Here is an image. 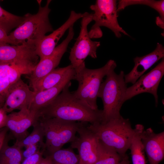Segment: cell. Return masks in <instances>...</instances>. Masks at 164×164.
Segmentation results:
<instances>
[{
    "label": "cell",
    "mask_w": 164,
    "mask_h": 164,
    "mask_svg": "<svg viewBox=\"0 0 164 164\" xmlns=\"http://www.w3.org/2000/svg\"><path fill=\"white\" fill-rule=\"evenodd\" d=\"M71 82L50 104L41 109L39 118H56L70 121L101 123L102 110H94L76 97L69 90Z\"/></svg>",
    "instance_id": "6da1fadb"
},
{
    "label": "cell",
    "mask_w": 164,
    "mask_h": 164,
    "mask_svg": "<svg viewBox=\"0 0 164 164\" xmlns=\"http://www.w3.org/2000/svg\"><path fill=\"white\" fill-rule=\"evenodd\" d=\"M51 0H47L44 6L39 4L38 12L35 14L27 13L22 23L8 35L9 44L14 45L36 46L47 33L54 30L49 18L51 11L49 7Z\"/></svg>",
    "instance_id": "7a4b0ae2"
},
{
    "label": "cell",
    "mask_w": 164,
    "mask_h": 164,
    "mask_svg": "<svg viewBox=\"0 0 164 164\" xmlns=\"http://www.w3.org/2000/svg\"><path fill=\"white\" fill-rule=\"evenodd\" d=\"M87 127L103 143L115 149L122 157L126 154L136 132L129 119L122 116L104 124H90Z\"/></svg>",
    "instance_id": "3957f363"
},
{
    "label": "cell",
    "mask_w": 164,
    "mask_h": 164,
    "mask_svg": "<svg viewBox=\"0 0 164 164\" xmlns=\"http://www.w3.org/2000/svg\"><path fill=\"white\" fill-rule=\"evenodd\" d=\"M116 67L108 72L105 80L102 82L98 95L103 104L101 123L120 118V110L125 102L124 97L127 88L125 74L121 71L118 74L114 71Z\"/></svg>",
    "instance_id": "277c9868"
},
{
    "label": "cell",
    "mask_w": 164,
    "mask_h": 164,
    "mask_svg": "<svg viewBox=\"0 0 164 164\" xmlns=\"http://www.w3.org/2000/svg\"><path fill=\"white\" fill-rule=\"evenodd\" d=\"M116 67L112 60L98 69H88L84 65L76 73L75 80L78 82V86L73 94L92 109L98 110L97 100L103 78L112 68Z\"/></svg>",
    "instance_id": "5b68a950"
},
{
    "label": "cell",
    "mask_w": 164,
    "mask_h": 164,
    "mask_svg": "<svg viewBox=\"0 0 164 164\" xmlns=\"http://www.w3.org/2000/svg\"><path fill=\"white\" fill-rule=\"evenodd\" d=\"M90 8L94 11L92 19L95 22L89 32L91 39L99 38L102 36L101 26L110 29L118 38L121 37V33L129 36L118 23L116 0H97L94 5L90 6Z\"/></svg>",
    "instance_id": "8992f818"
},
{
    "label": "cell",
    "mask_w": 164,
    "mask_h": 164,
    "mask_svg": "<svg viewBox=\"0 0 164 164\" xmlns=\"http://www.w3.org/2000/svg\"><path fill=\"white\" fill-rule=\"evenodd\" d=\"M92 18V13L86 12L82 14L79 34L70 52L69 59L76 72L85 64L84 60L87 56L97 57V50L100 43L92 41L87 30L88 25L93 21Z\"/></svg>",
    "instance_id": "52a82bcc"
},
{
    "label": "cell",
    "mask_w": 164,
    "mask_h": 164,
    "mask_svg": "<svg viewBox=\"0 0 164 164\" xmlns=\"http://www.w3.org/2000/svg\"><path fill=\"white\" fill-rule=\"evenodd\" d=\"M164 74V59L151 71L142 75L131 87L127 88L124 97V101L143 93L152 94L155 99L156 106L158 104L157 91L160 81Z\"/></svg>",
    "instance_id": "ba28073f"
},
{
    "label": "cell",
    "mask_w": 164,
    "mask_h": 164,
    "mask_svg": "<svg viewBox=\"0 0 164 164\" xmlns=\"http://www.w3.org/2000/svg\"><path fill=\"white\" fill-rule=\"evenodd\" d=\"M82 123L77 131L78 136L71 142L70 147L77 150L80 159L84 164H94L98 157L99 140Z\"/></svg>",
    "instance_id": "9c48e42d"
},
{
    "label": "cell",
    "mask_w": 164,
    "mask_h": 164,
    "mask_svg": "<svg viewBox=\"0 0 164 164\" xmlns=\"http://www.w3.org/2000/svg\"><path fill=\"white\" fill-rule=\"evenodd\" d=\"M73 26L69 29L68 34L61 43L56 47L51 53L39 60L30 74L29 79L32 87L58 66L69 44L74 35Z\"/></svg>",
    "instance_id": "30bf717a"
},
{
    "label": "cell",
    "mask_w": 164,
    "mask_h": 164,
    "mask_svg": "<svg viewBox=\"0 0 164 164\" xmlns=\"http://www.w3.org/2000/svg\"><path fill=\"white\" fill-rule=\"evenodd\" d=\"M39 118V111L25 108L18 112L8 114L5 127L15 138L16 141H20L28 135V129L36 123Z\"/></svg>",
    "instance_id": "8fae6325"
},
{
    "label": "cell",
    "mask_w": 164,
    "mask_h": 164,
    "mask_svg": "<svg viewBox=\"0 0 164 164\" xmlns=\"http://www.w3.org/2000/svg\"><path fill=\"white\" fill-rule=\"evenodd\" d=\"M34 94L20 78L10 85L2 108L7 113L15 110L29 108Z\"/></svg>",
    "instance_id": "7c38bea8"
},
{
    "label": "cell",
    "mask_w": 164,
    "mask_h": 164,
    "mask_svg": "<svg viewBox=\"0 0 164 164\" xmlns=\"http://www.w3.org/2000/svg\"><path fill=\"white\" fill-rule=\"evenodd\" d=\"M82 17V14L72 10L67 20L60 27L48 35H45L36 44V53L41 60L50 54L58 42L65 32L79 19Z\"/></svg>",
    "instance_id": "4fadbf2b"
},
{
    "label": "cell",
    "mask_w": 164,
    "mask_h": 164,
    "mask_svg": "<svg viewBox=\"0 0 164 164\" xmlns=\"http://www.w3.org/2000/svg\"><path fill=\"white\" fill-rule=\"evenodd\" d=\"M141 138L149 164H159L164 157V132L156 133L149 128L143 130Z\"/></svg>",
    "instance_id": "5bb4252c"
},
{
    "label": "cell",
    "mask_w": 164,
    "mask_h": 164,
    "mask_svg": "<svg viewBox=\"0 0 164 164\" xmlns=\"http://www.w3.org/2000/svg\"><path fill=\"white\" fill-rule=\"evenodd\" d=\"M164 56V47L161 44L157 43L155 49L152 52L142 56L135 57L134 59V67L125 75V83L134 84L148 69Z\"/></svg>",
    "instance_id": "9a60e30c"
},
{
    "label": "cell",
    "mask_w": 164,
    "mask_h": 164,
    "mask_svg": "<svg viewBox=\"0 0 164 164\" xmlns=\"http://www.w3.org/2000/svg\"><path fill=\"white\" fill-rule=\"evenodd\" d=\"M38 59L36 46L0 44V63L26 61L37 64Z\"/></svg>",
    "instance_id": "2e32d148"
},
{
    "label": "cell",
    "mask_w": 164,
    "mask_h": 164,
    "mask_svg": "<svg viewBox=\"0 0 164 164\" xmlns=\"http://www.w3.org/2000/svg\"><path fill=\"white\" fill-rule=\"evenodd\" d=\"M81 122L62 120L54 138L44 149L48 155L61 149L65 144L72 142L75 138L76 134Z\"/></svg>",
    "instance_id": "e0dca14e"
},
{
    "label": "cell",
    "mask_w": 164,
    "mask_h": 164,
    "mask_svg": "<svg viewBox=\"0 0 164 164\" xmlns=\"http://www.w3.org/2000/svg\"><path fill=\"white\" fill-rule=\"evenodd\" d=\"M76 75L69 77L57 85L51 88L34 92L29 109L38 111L52 102L59 94L63 89L72 80H75Z\"/></svg>",
    "instance_id": "ac0fdd59"
},
{
    "label": "cell",
    "mask_w": 164,
    "mask_h": 164,
    "mask_svg": "<svg viewBox=\"0 0 164 164\" xmlns=\"http://www.w3.org/2000/svg\"><path fill=\"white\" fill-rule=\"evenodd\" d=\"M37 64L26 61L0 63V79L7 80L12 84L23 74H31Z\"/></svg>",
    "instance_id": "d6986e66"
},
{
    "label": "cell",
    "mask_w": 164,
    "mask_h": 164,
    "mask_svg": "<svg viewBox=\"0 0 164 164\" xmlns=\"http://www.w3.org/2000/svg\"><path fill=\"white\" fill-rule=\"evenodd\" d=\"M76 75L75 70L71 64L56 68L32 87L34 92L52 87L71 76Z\"/></svg>",
    "instance_id": "ffe728a7"
},
{
    "label": "cell",
    "mask_w": 164,
    "mask_h": 164,
    "mask_svg": "<svg viewBox=\"0 0 164 164\" xmlns=\"http://www.w3.org/2000/svg\"><path fill=\"white\" fill-rule=\"evenodd\" d=\"M148 6L156 11L159 16L156 18V23L161 28H164V0H121L119 1L117 5V12L124 9L128 6L134 5Z\"/></svg>",
    "instance_id": "44dd1931"
},
{
    "label": "cell",
    "mask_w": 164,
    "mask_h": 164,
    "mask_svg": "<svg viewBox=\"0 0 164 164\" xmlns=\"http://www.w3.org/2000/svg\"><path fill=\"white\" fill-rule=\"evenodd\" d=\"M135 128V133L129 148L131 151L132 164H146L145 152L141 138L144 127L142 125L137 124Z\"/></svg>",
    "instance_id": "7402d4cb"
},
{
    "label": "cell",
    "mask_w": 164,
    "mask_h": 164,
    "mask_svg": "<svg viewBox=\"0 0 164 164\" xmlns=\"http://www.w3.org/2000/svg\"><path fill=\"white\" fill-rule=\"evenodd\" d=\"M9 141L7 136L0 151V164H20L22 161V150L14 145L9 146Z\"/></svg>",
    "instance_id": "603a6c76"
},
{
    "label": "cell",
    "mask_w": 164,
    "mask_h": 164,
    "mask_svg": "<svg viewBox=\"0 0 164 164\" xmlns=\"http://www.w3.org/2000/svg\"><path fill=\"white\" fill-rule=\"evenodd\" d=\"M123 157L99 140L98 157L94 164H118Z\"/></svg>",
    "instance_id": "cb8c5ba5"
},
{
    "label": "cell",
    "mask_w": 164,
    "mask_h": 164,
    "mask_svg": "<svg viewBox=\"0 0 164 164\" xmlns=\"http://www.w3.org/2000/svg\"><path fill=\"white\" fill-rule=\"evenodd\" d=\"M33 126V129L30 134L22 140L16 141L14 145L21 149L23 147L39 144L43 149L44 145L43 141L45 136L42 126L38 120Z\"/></svg>",
    "instance_id": "d4e9b609"
},
{
    "label": "cell",
    "mask_w": 164,
    "mask_h": 164,
    "mask_svg": "<svg viewBox=\"0 0 164 164\" xmlns=\"http://www.w3.org/2000/svg\"><path fill=\"white\" fill-rule=\"evenodd\" d=\"M52 164H78L80 158L71 147L61 149L48 155Z\"/></svg>",
    "instance_id": "484cf974"
},
{
    "label": "cell",
    "mask_w": 164,
    "mask_h": 164,
    "mask_svg": "<svg viewBox=\"0 0 164 164\" xmlns=\"http://www.w3.org/2000/svg\"><path fill=\"white\" fill-rule=\"evenodd\" d=\"M24 19V16L14 15L5 10L0 6V28L8 35L13 29L19 26Z\"/></svg>",
    "instance_id": "4316f807"
},
{
    "label": "cell",
    "mask_w": 164,
    "mask_h": 164,
    "mask_svg": "<svg viewBox=\"0 0 164 164\" xmlns=\"http://www.w3.org/2000/svg\"><path fill=\"white\" fill-rule=\"evenodd\" d=\"M12 84L7 80L0 79V108H2L4 105L9 89Z\"/></svg>",
    "instance_id": "83f0119b"
},
{
    "label": "cell",
    "mask_w": 164,
    "mask_h": 164,
    "mask_svg": "<svg viewBox=\"0 0 164 164\" xmlns=\"http://www.w3.org/2000/svg\"><path fill=\"white\" fill-rule=\"evenodd\" d=\"M44 152L39 149L35 154L24 159L20 164H39L43 158Z\"/></svg>",
    "instance_id": "f1b7e54d"
},
{
    "label": "cell",
    "mask_w": 164,
    "mask_h": 164,
    "mask_svg": "<svg viewBox=\"0 0 164 164\" xmlns=\"http://www.w3.org/2000/svg\"><path fill=\"white\" fill-rule=\"evenodd\" d=\"M38 145V144H34L26 147V149L22 151V161L35 154L39 149Z\"/></svg>",
    "instance_id": "f546056e"
},
{
    "label": "cell",
    "mask_w": 164,
    "mask_h": 164,
    "mask_svg": "<svg viewBox=\"0 0 164 164\" xmlns=\"http://www.w3.org/2000/svg\"><path fill=\"white\" fill-rule=\"evenodd\" d=\"M2 108H0V129L5 127L7 114Z\"/></svg>",
    "instance_id": "4dcf8cb0"
},
{
    "label": "cell",
    "mask_w": 164,
    "mask_h": 164,
    "mask_svg": "<svg viewBox=\"0 0 164 164\" xmlns=\"http://www.w3.org/2000/svg\"><path fill=\"white\" fill-rule=\"evenodd\" d=\"M8 131V129L6 127L0 129V151L7 136Z\"/></svg>",
    "instance_id": "1f68e13d"
},
{
    "label": "cell",
    "mask_w": 164,
    "mask_h": 164,
    "mask_svg": "<svg viewBox=\"0 0 164 164\" xmlns=\"http://www.w3.org/2000/svg\"><path fill=\"white\" fill-rule=\"evenodd\" d=\"M9 44L8 35L0 28V44Z\"/></svg>",
    "instance_id": "d6a6232c"
},
{
    "label": "cell",
    "mask_w": 164,
    "mask_h": 164,
    "mask_svg": "<svg viewBox=\"0 0 164 164\" xmlns=\"http://www.w3.org/2000/svg\"><path fill=\"white\" fill-rule=\"evenodd\" d=\"M39 164H52L50 156L48 155L43 158Z\"/></svg>",
    "instance_id": "836d02e7"
},
{
    "label": "cell",
    "mask_w": 164,
    "mask_h": 164,
    "mask_svg": "<svg viewBox=\"0 0 164 164\" xmlns=\"http://www.w3.org/2000/svg\"><path fill=\"white\" fill-rule=\"evenodd\" d=\"M118 164H130L128 157L126 154L123 157Z\"/></svg>",
    "instance_id": "e575fe53"
},
{
    "label": "cell",
    "mask_w": 164,
    "mask_h": 164,
    "mask_svg": "<svg viewBox=\"0 0 164 164\" xmlns=\"http://www.w3.org/2000/svg\"><path fill=\"white\" fill-rule=\"evenodd\" d=\"M78 164H84L83 162L80 159Z\"/></svg>",
    "instance_id": "d590c367"
}]
</instances>
